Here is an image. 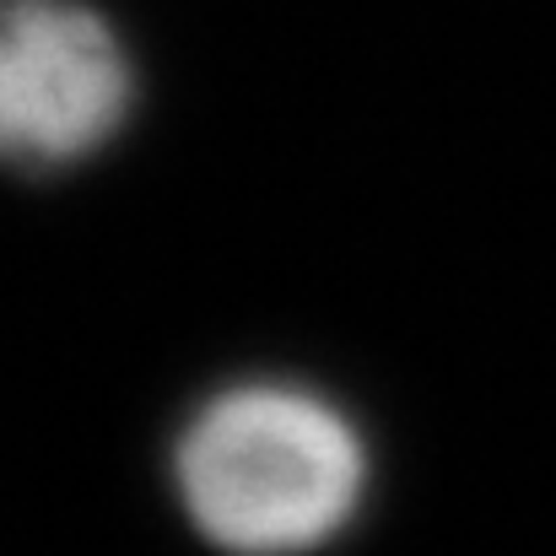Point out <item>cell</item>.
I'll return each instance as SVG.
<instances>
[{
  "mask_svg": "<svg viewBox=\"0 0 556 556\" xmlns=\"http://www.w3.org/2000/svg\"><path fill=\"white\" fill-rule=\"evenodd\" d=\"M185 519L227 556H314L336 546L372 486L357 416L287 372L211 389L185 416L174 454Z\"/></svg>",
  "mask_w": 556,
  "mask_h": 556,
  "instance_id": "6da1fadb",
  "label": "cell"
},
{
  "mask_svg": "<svg viewBox=\"0 0 556 556\" xmlns=\"http://www.w3.org/2000/svg\"><path fill=\"white\" fill-rule=\"evenodd\" d=\"M141 71L92 0H0V168L54 179L136 119Z\"/></svg>",
  "mask_w": 556,
  "mask_h": 556,
  "instance_id": "7a4b0ae2",
  "label": "cell"
}]
</instances>
